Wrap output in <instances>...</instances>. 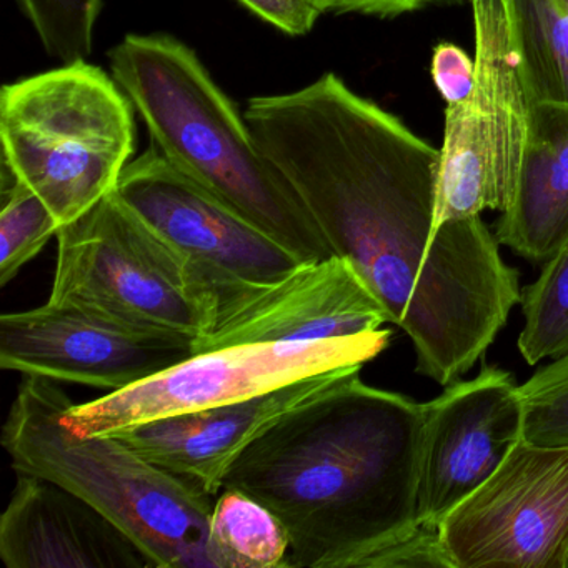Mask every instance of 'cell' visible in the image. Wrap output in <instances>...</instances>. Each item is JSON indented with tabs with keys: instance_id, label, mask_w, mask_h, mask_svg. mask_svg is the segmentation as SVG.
Masks as SVG:
<instances>
[{
	"instance_id": "obj_1",
	"label": "cell",
	"mask_w": 568,
	"mask_h": 568,
	"mask_svg": "<svg viewBox=\"0 0 568 568\" xmlns=\"http://www.w3.org/2000/svg\"><path fill=\"white\" fill-rule=\"evenodd\" d=\"M245 121L332 254L347 258L410 337L417 372L457 382L520 302L480 215L435 224L440 149L327 72L247 102Z\"/></svg>"
},
{
	"instance_id": "obj_2",
	"label": "cell",
	"mask_w": 568,
	"mask_h": 568,
	"mask_svg": "<svg viewBox=\"0 0 568 568\" xmlns=\"http://www.w3.org/2000/svg\"><path fill=\"white\" fill-rule=\"evenodd\" d=\"M422 404L338 378L251 442L225 474L271 508L288 568H364L418 527Z\"/></svg>"
},
{
	"instance_id": "obj_3",
	"label": "cell",
	"mask_w": 568,
	"mask_h": 568,
	"mask_svg": "<svg viewBox=\"0 0 568 568\" xmlns=\"http://www.w3.org/2000/svg\"><path fill=\"white\" fill-rule=\"evenodd\" d=\"M112 78L151 132L154 148L192 181L257 225L302 262L332 248L244 114L201 59L168 34H129L112 49Z\"/></svg>"
},
{
	"instance_id": "obj_4",
	"label": "cell",
	"mask_w": 568,
	"mask_h": 568,
	"mask_svg": "<svg viewBox=\"0 0 568 568\" xmlns=\"http://www.w3.org/2000/svg\"><path fill=\"white\" fill-rule=\"evenodd\" d=\"M71 405L54 381L22 375L2 428L16 471L48 478L84 498L155 568H214L209 528L215 498L115 435H75L64 424Z\"/></svg>"
},
{
	"instance_id": "obj_5",
	"label": "cell",
	"mask_w": 568,
	"mask_h": 568,
	"mask_svg": "<svg viewBox=\"0 0 568 568\" xmlns=\"http://www.w3.org/2000/svg\"><path fill=\"white\" fill-rule=\"evenodd\" d=\"M132 109L88 61L12 82L0 92L2 164L64 227L118 187L135 149Z\"/></svg>"
},
{
	"instance_id": "obj_6",
	"label": "cell",
	"mask_w": 568,
	"mask_h": 568,
	"mask_svg": "<svg viewBox=\"0 0 568 568\" xmlns=\"http://www.w3.org/2000/svg\"><path fill=\"white\" fill-rule=\"evenodd\" d=\"M49 301L72 304L144 331L204 337L214 292L115 192L59 229Z\"/></svg>"
},
{
	"instance_id": "obj_7",
	"label": "cell",
	"mask_w": 568,
	"mask_h": 568,
	"mask_svg": "<svg viewBox=\"0 0 568 568\" xmlns=\"http://www.w3.org/2000/svg\"><path fill=\"white\" fill-rule=\"evenodd\" d=\"M475 84L445 108L435 224L505 212L514 201L527 144L530 99L521 79L505 0H470Z\"/></svg>"
},
{
	"instance_id": "obj_8",
	"label": "cell",
	"mask_w": 568,
	"mask_h": 568,
	"mask_svg": "<svg viewBox=\"0 0 568 568\" xmlns=\"http://www.w3.org/2000/svg\"><path fill=\"white\" fill-rule=\"evenodd\" d=\"M390 337L392 331L381 328L331 341L242 344L199 352L134 387L72 404L64 424L82 437L114 435L155 418L247 400L302 378L364 367L388 347Z\"/></svg>"
},
{
	"instance_id": "obj_9",
	"label": "cell",
	"mask_w": 568,
	"mask_h": 568,
	"mask_svg": "<svg viewBox=\"0 0 568 568\" xmlns=\"http://www.w3.org/2000/svg\"><path fill=\"white\" fill-rule=\"evenodd\" d=\"M114 192L185 258L217 302L242 288L281 281L305 264L155 148L129 162Z\"/></svg>"
},
{
	"instance_id": "obj_10",
	"label": "cell",
	"mask_w": 568,
	"mask_h": 568,
	"mask_svg": "<svg viewBox=\"0 0 568 568\" xmlns=\"http://www.w3.org/2000/svg\"><path fill=\"white\" fill-rule=\"evenodd\" d=\"M438 534L450 568H567L568 447L521 440Z\"/></svg>"
},
{
	"instance_id": "obj_11",
	"label": "cell",
	"mask_w": 568,
	"mask_h": 568,
	"mask_svg": "<svg viewBox=\"0 0 568 568\" xmlns=\"http://www.w3.org/2000/svg\"><path fill=\"white\" fill-rule=\"evenodd\" d=\"M191 335L144 331L89 308L48 301L0 317V367L119 392L187 361Z\"/></svg>"
},
{
	"instance_id": "obj_12",
	"label": "cell",
	"mask_w": 568,
	"mask_h": 568,
	"mask_svg": "<svg viewBox=\"0 0 568 568\" xmlns=\"http://www.w3.org/2000/svg\"><path fill=\"white\" fill-rule=\"evenodd\" d=\"M417 520L438 527L524 440L520 390L510 372L484 365L422 404Z\"/></svg>"
},
{
	"instance_id": "obj_13",
	"label": "cell",
	"mask_w": 568,
	"mask_h": 568,
	"mask_svg": "<svg viewBox=\"0 0 568 568\" xmlns=\"http://www.w3.org/2000/svg\"><path fill=\"white\" fill-rule=\"evenodd\" d=\"M388 315L347 258L305 262L281 281L252 285L215 307L195 354L242 344L331 341L381 331Z\"/></svg>"
},
{
	"instance_id": "obj_14",
	"label": "cell",
	"mask_w": 568,
	"mask_h": 568,
	"mask_svg": "<svg viewBox=\"0 0 568 568\" xmlns=\"http://www.w3.org/2000/svg\"><path fill=\"white\" fill-rule=\"evenodd\" d=\"M361 371L348 367L314 375L258 397L155 418L114 435L152 464L215 498L235 458L265 428L338 378Z\"/></svg>"
},
{
	"instance_id": "obj_15",
	"label": "cell",
	"mask_w": 568,
	"mask_h": 568,
	"mask_svg": "<svg viewBox=\"0 0 568 568\" xmlns=\"http://www.w3.org/2000/svg\"><path fill=\"white\" fill-rule=\"evenodd\" d=\"M0 557L9 568L154 567L138 545L74 491L19 474L0 518Z\"/></svg>"
},
{
	"instance_id": "obj_16",
	"label": "cell",
	"mask_w": 568,
	"mask_h": 568,
	"mask_svg": "<svg viewBox=\"0 0 568 568\" xmlns=\"http://www.w3.org/2000/svg\"><path fill=\"white\" fill-rule=\"evenodd\" d=\"M495 237L534 264L568 244V105L530 102L517 189Z\"/></svg>"
},
{
	"instance_id": "obj_17",
	"label": "cell",
	"mask_w": 568,
	"mask_h": 568,
	"mask_svg": "<svg viewBox=\"0 0 568 568\" xmlns=\"http://www.w3.org/2000/svg\"><path fill=\"white\" fill-rule=\"evenodd\" d=\"M528 99L568 105V0H505Z\"/></svg>"
},
{
	"instance_id": "obj_18",
	"label": "cell",
	"mask_w": 568,
	"mask_h": 568,
	"mask_svg": "<svg viewBox=\"0 0 568 568\" xmlns=\"http://www.w3.org/2000/svg\"><path fill=\"white\" fill-rule=\"evenodd\" d=\"M288 548L287 530L271 508L237 488H222L209 528L212 567L288 568Z\"/></svg>"
},
{
	"instance_id": "obj_19",
	"label": "cell",
	"mask_w": 568,
	"mask_h": 568,
	"mask_svg": "<svg viewBox=\"0 0 568 568\" xmlns=\"http://www.w3.org/2000/svg\"><path fill=\"white\" fill-rule=\"evenodd\" d=\"M524 328L518 351L530 365L568 355V244L545 262L520 298Z\"/></svg>"
},
{
	"instance_id": "obj_20",
	"label": "cell",
	"mask_w": 568,
	"mask_h": 568,
	"mask_svg": "<svg viewBox=\"0 0 568 568\" xmlns=\"http://www.w3.org/2000/svg\"><path fill=\"white\" fill-rule=\"evenodd\" d=\"M59 229L48 204L2 164L0 287L14 281L19 271L58 235Z\"/></svg>"
},
{
	"instance_id": "obj_21",
	"label": "cell",
	"mask_w": 568,
	"mask_h": 568,
	"mask_svg": "<svg viewBox=\"0 0 568 568\" xmlns=\"http://www.w3.org/2000/svg\"><path fill=\"white\" fill-rule=\"evenodd\" d=\"M41 39L42 48L62 64L88 61L94 44L102 0H18Z\"/></svg>"
},
{
	"instance_id": "obj_22",
	"label": "cell",
	"mask_w": 568,
	"mask_h": 568,
	"mask_svg": "<svg viewBox=\"0 0 568 568\" xmlns=\"http://www.w3.org/2000/svg\"><path fill=\"white\" fill-rule=\"evenodd\" d=\"M524 440L537 447H568V355L518 385Z\"/></svg>"
},
{
	"instance_id": "obj_23",
	"label": "cell",
	"mask_w": 568,
	"mask_h": 568,
	"mask_svg": "<svg viewBox=\"0 0 568 568\" xmlns=\"http://www.w3.org/2000/svg\"><path fill=\"white\" fill-rule=\"evenodd\" d=\"M432 79L445 101V108H455L467 101L475 84V61L464 49L450 42L435 45L432 55Z\"/></svg>"
},
{
	"instance_id": "obj_24",
	"label": "cell",
	"mask_w": 568,
	"mask_h": 568,
	"mask_svg": "<svg viewBox=\"0 0 568 568\" xmlns=\"http://www.w3.org/2000/svg\"><path fill=\"white\" fill-rule=\"evenodd\" d=\"M262 21L288 36H305L327 14L328 0H239Z\"/></svg>"
},
{
	"instance_id": "obj_25",
	"label": "cell",
	"mask_w": 568,
	"mask_h": 568,
	"mask_svg": "<svg viewBox=\"0 0 568 568\" xmlns=\"http://www.w3.org/2000/svg\"><path fill=\"white\" fill-rule=\"evenodd\" d=\"M567 568H568V560H567Z\"/></svg>"
}]
</instances>
